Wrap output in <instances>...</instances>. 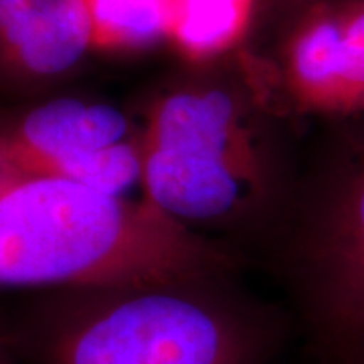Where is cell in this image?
<instances>
[{
	"label": "cell",
	"mask_w": 364,
	"mask_h": 364,
	"mask_svg": "<svg viewBox=\"0 0 364 364\" xmlns=\"http://www.w3.org/2000/svg\"><path fill=\"white\" fill-rule=\"evenodd\" d=\"M193 67L138 116L144 198L198 235L241 233L289 208L287 119L251 57Z\"/></svg>",
	"instance_id": "1"
},
{
	"label": "cell",
	"mask_w": 364,
	"mask_h": 364,
	"mask_svg": "<svg viewBox=\"0 0 364 364\" xmlns=\"http://www.w3.org/2000/svg\"><path fill=\"white\" fill-rule=\"evenodd\" d=\"M233 259L146 198L57 176L0 184V287H105L221 277Z\"/></svg>",
	"instance_id": "2"
},
{
	"label": "cell",
	"mask_w": 364,
	"mask_h": 364,
	"mask_svg": "<svg viewBox=\"0 0 364 364\" xmlns=\"http://www.w3.org/2000/svg\"><path fill=\"white\" fill-rule=\"evenodd\" d=\"M223 277L53 289L25 344L37 364H261L277 324Z\"/></svg>",
	"instance_id": "3"
},
{
	"label": "cell",
	"mask_w": 364,
	"mask_h": 364,
	"mask_svg": "<svg viewBox=\"0 0 364 364\" xmlns=\"http://www.w3.org/2000/svg\"><path fill=\"white\" fill-rule=\"evenodd\" d=\"M299 193L287 263L314 344L332 364L364 352V117Z\"/></svg>",
	"instance_id": "4"
},
{
	"label": "cell",
	"mask_w": 364,
	"mask_h": 364,
	"mask_svg": "<svg viewBox=\"0 0 364 364\" xmlns=\"http://www.w3.org/2000/svg\"><path fill=\"white\" fill-rule=\"evenodd\" d=\"M31 176L124 195L140 184L138 119L95 100H35L0 124V184Z\"/></svg>",
	"instance_id": "5"
},
{
	"label": "cell",
	"mask_w": 364,
	"mask_h": 364,
	"mask_svg": "<svg viewBox=\"0 0 364 364\" xmlns=\"http://www.w3.org/2000/svg\"><path fill=\"white\" fill-rule=\"evenodd\" d=\"M273 61H257L286 117H364V0H314L287 11Z\"/></svg>",
	"instance_id": "6"
},
{
	"label": "cell",
	"mask_w": 364,
	"mask_h": 364,
	"mask_svg": "<svg viewBox=\"0 0 364 364\" xmlns=\"http://www.w3.org/2000/svg\"><path fill=\"white\" fill-rule=\"evenodd\" d=\"M93 51L83 0H0V91L41 97Z\"/></svg>",
	"instance_id": "7"
},
{
	"label": "cell",
	"mask_w": 364,
	"mask_h": 364,
	"mask_svg": "<svg viewBox=\"0 0 364 364\" xmlns=\"http://www.w3.org/2000/svg\"><path fill=\"white\" fill-rule=\"evenodd\" d=\"M259 0H166L164 43L191 67L241 51Z\"/></svg>",
	"instance_id": "8"
},
{
	"label": "cell",
	"mask_w": 364,
	"mask_h": 364,
	"mask_svg": "<svg viewBox=\"0 0 364 364\" xmlns=\"http://www.w3.org/2000/svg\"><path fill=\"white\" fill-rule=\"evenodd\" d=\"M93 51L140 53L164 43L166 0H83Z\"/></svg>",
	"instance_id": "9"
},
{
	"label": "cell",
	"mask_w": 364,
	"mask_h": 364,
	"mask_svg": "<svg viewBox=\"0 0 364 364\" xmlns=\"http://www.w3.org/2000/svg\"><path fill=\"white\" fill-rule=\"evenodd\" d=\"M277 4H279V9L287 13V11H291V9H296V6H301V4H308V2H314V0H275Z\"/></svg>",
	"instance_id": "10"
},
{
	"label": "cell",
	"mask_w": 364,
	"mask_h": 364,
	"mask_svg": "<svg viewBox=\"0 0 364 364\" xmlns=\"http://www.w3.org/2000/svg\"><path fill=\"white\" fill-rule=\"evenodd\" d=\"M340 364H364V352H360V354H354V356L346 358V360H342Z\"/></svg>",
	"instance_id": "11"
},
{
	"label": "cell",
	"mask_w": 364,
	"mask_h": 364,
	"mask_svg": "<svg viewBox=\"0 0 364 364\" xmlns=\"http://www.w3.org/2000/svg\"><path fill=\"white\" fill-rule=\"evenodd\" d=\"M0 364H13V363H11V358L6 356L4 348H0Z\"/></svg>",
	"instance_id": "12"
},
{
	"label": "cell",
	"mask_w": 364,
	"mask_h": 364,
	"mask_svg": "<svg viewBox=\"0 0 364 364\" xmlns=\"http://www.w3.org/2000/svg\"><path fill=\"white\" fill-rule=\"evenodd\" d=\"M0 348H2V344H0Z\"/></svg>",
	"instance_id": "13"
}]
</instances>
